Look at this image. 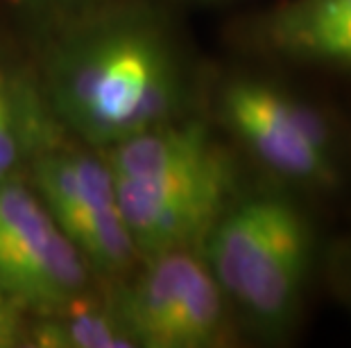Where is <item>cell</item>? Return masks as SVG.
Wrapping results in <instances>:
<instances>
[{
  "label": "cell",
  "mask_w": 351,
  "mask_h": 348,
  "mask_svg": "<svg viewBox=\"0 0 351 348\" xmlns=\"http://www.w3.org/2000/svg\"><path fill=\"white\" fill-rule=\"evenodd\" d=\"M206 263L227 299L265 328L288 323L311 267V228L288 199L250 197L206 235Z\"/></svg>",
  "instance_id": "7a4b0ae2"
},
{
  "label": "cell",
  "mask_w": 351,
  "mask_h": 348,
  "mask_svg": "<svg viewBox=\"0 0 351 348\" xmlns=\"http://www.w3.org/2000/svg\"><path fill=\"white\" fill-rule=\"evenodd\" d=\"M231 157L199 122H166L109 150L111 172L125 179H154L225 163Z\"/></svg>",
  "instance_id": "9c48e42d"
},
{
  "label": "cell",
  "mask_w": 351,
  "mask_h": 348,
  "mask_svg": "<svg viewBox=\"0 0 351 348\" xmlns=\"http://www.w3.org/2000/svg\"><path fill=\"white\" fill-rule=\"evenodd\" d=\"M222 111L272 172L313 186L335 181L331 129L311 105L263 81L238 79L225 88Z\"/></svg>",
  "instance_id": "8992f818"
},
{
  "label": "cell",
  "mask_w": 351,
  "mask_h": 348,
  "mask_svg": "<svg viewBox=\"0 0 351 348\" xmlns=\"http://www.w3.org/2000/svg\"><path fill=\"white\" fill-rule=\"evenodd\" d=\"M46 102L16 72L0 64V183L48 147Z\"/></svg>",
  "instance_id": "30bf717a"
},
{
  "label": "cell",
  "mask_w": 351,
  "mask_h": 348,
  "mask_svg": "<svg viewBox=\"0 0 351 348\" xmlns=\"http://www.w3.org/2000/svg\"><path fill=\"white\" fill-rule=\"evenodd\" d=\"M147 267L111 306L143 348H206L227 335V294L206 260L191 249L145 258Z\"/></svg>",
  "instance_id": "3957f363"
},
{
  "label": "cell",
  "mask_w": 351,
  "mask_h": 348,
  "mask_svg": "<svg viewBox=\"0 0 351 348\" xmlns=\"http://www.w3.org/2000/svg\"><path fill=\"white\" fill-rule=\"evenodd\" d=\"M263 39L290 59L351 68V0H288L265 18Z\"/></svg>",
  "instance_id": "ba28073f"
},
{
  "label": "cell",
  "mask_w": 351,
  "mask_h": 348,
  "mask_svg": "<svg viewBox=\"0 0 351 348\" xmlns=\"http://www.w3.org/2000/svg\"><path fill=\"white\" fill-rule=\"evenodd\" d=\"M7 3L32 14H57L62 10H71V7L86 3V0H7Z\"/></svg>",
  "instance_id": "4fadbf2b"
},
{
  "label": "cell",
  "mask_w": 351,
  "mask_h": 348,
  "mask_svg": "<svg viewBox=\"0 0 351 348\" xmlns=\"http://www.w3.org/2000/svg\"><path fill=\"white\" fill-rule=\"evenodd\" d=\"M46 100L86 143L111 150L175 120L184 105L182 66L168 36L145 14H107L52 48Z\"/></svg>",
  "instance_id": "6da1fadb"
},
{
  "label": "cell",
  "mask_w": 351,
  "mask_h": 348,
  "mask_svg": "<svg viewBox=\"0 0 351 348\" xmlns=\"http://www.w3.org/2000/svg\"><path fill=\"white\" fill-rule=\"evenodd\" d=\"M23 344V323L19 306L0 296V348H14Z\"/></svg>",
  "instance_id": "7c38bea8"
},
{
  "label": "cell",
  "mask_w": 351,
  "mask_h": 348,
  "mask_svg": "<svg viewBox=\"0 0 351 348\" xmlns=\"http://www.w3.org/2000/svg\"><path fill=\"white\" fill-rule=\"evenodd\" d=\"M41 314L32 332L39 348H136L114 310L82 301V294Z\"/></svg>",
  "instance_id": "8fae6325"
},
{
  "label": "cell",
  "mask_w": 351,
  "mask_h": 348,
  "mask_svg": "<svg viewBox=\"0 0 351 348\" xmlns=\"http://www.w3.org/2000/svg\"><path fill=\"white\" fill-rule=\"evenodd\" d=\"M234 183L231 159L154 179L116 176L118 211L138 258L193 249L197 242H204L220 215L229 209Z\"/></svg>",
  "instance_id": "52a82bcc"
},
{
  "label": "cell",
  "mask_w": 351,
  "mask_h": 348,
  "mask_svg": "<svg viewBox=\"0 0 351 348\" xmlns=\"http://www.w3.org/2000/svg\"><path fill=\"white\" fill-rule=\"evenodd\" d=\"M88 271L39 195L16 179L0 183V296L46 312L84 294Z\"/></svg>",
  "instance_id": "5b68a950"
},
{
  "label": "cell",
  "mask_w": 351,
  "mask_h": 348,
  "mask_svg": "<svg viewBox=\"0 0 351 348\" xmlns=\"http://www.w3.org/2000/svg\"><path fill=\"white\" fill-rule=\"evenodd\" d=\"M32 190L88 269L123 276L138 251L118 211L116 176L107 159L80 150L46 147L29 161Z\"/></svg>",
  "instance_id": "277c9868"
}]
</instances>
